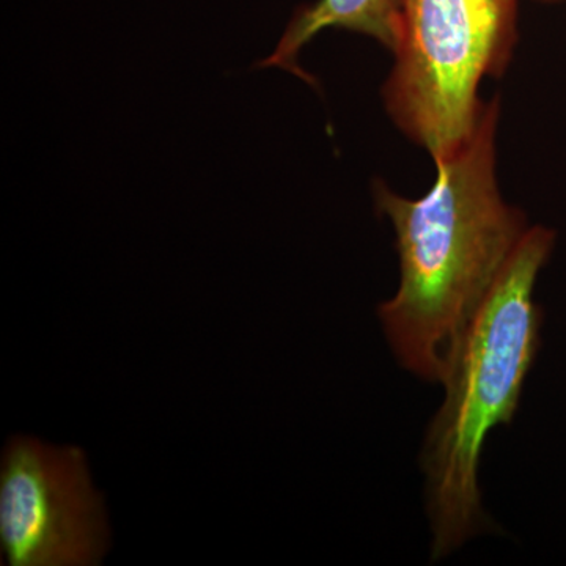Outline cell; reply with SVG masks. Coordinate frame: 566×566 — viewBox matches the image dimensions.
<instances>
[{"mask_svg":"<svg viewBox=\"0 0 566 566\" xmlns=\"http://www.w3.org/2000/svg\"><path fill=\"white\" fill-rule=\"evenodd\" d=\"M499 117L494 96L468 144L436 164L433 186L420 199L375 182L400 259V286L379 305V322L398 363L424 381H442L458 338L528 229L499 189Z\"/></svg>","mask_w":566,"mask_h":566,"instance_id":"cell-1","label":"cell"},{"mask_svg":"<svg viewBox=\"0 0 566 566\" xmlns=\"http://www.w3.org/2000/svg\"><path fill=\"white\" fill-rule=\"evenodd\" d=\"M106 542L103 499L84 452L14 438L0 472V546L9 565H95Z\"/></svg>","mask_w":566,"mask_h":566,"instance_id":"cell-4","label":"cell"},{"mask_svg":"<svg viewBox=\"0 0 566 566\" xmlns=\"http://www.w3.org/2000/svg\"><path fill=\"white\" fill-rule=\"evenodd\" d=\"M554 244V230L528 227L450 354L444 403L420 457L433 562L490 528L479 486L482 450L494 428L515 419L538 354L542 311L534 290Z\"/></svg>","mask_w":566,"mask_h":566,"instance_id":"cell-2","label":"cell"},{"mask_svg":"<svg viewBox=\"0 0 566 566\" xmlns=\"http://www.w3.org/2000/svg\"><path fill=\"white\" fill-rule=\"evenodd\" d=\"M535 2H542V3H557V2H564V0H535Z\"/></svg>","mask_w":566,"mask_h":566,"instance_id":"cell-6","label":"cell"},{"mask_svg":"<svg viewBox=\"0 0 566 566\" xmlns=\"http://www.w3.org/2000/svg\"><path fill=\"white\" fill-rule=\"evenodd\" d=\"M400 25V0H315L297 7L270 57L260 69H281L316 87L315 77L301 69L300 54L318 33L340 29L370 36L394 51Z\"/></svg>","mask_w":566,"mask_h":566,"instance_id":"cell-5","label":"cell"},{"mask_svg":"<svg viewBox=\"0 0 566 566\" xmlns=\"http://www.w3.org/2000/svg\"><path fill=\"white\" fill-rule=\"evenodd\" d=\"M520 0H400L387 114L434 164L457 155L482 118L479 88L501 77L517 41Z\"/></svg>","mask_w":566,"mask_h":566,"instance_id":"cell-3","label":"cell"}]
</instances>
